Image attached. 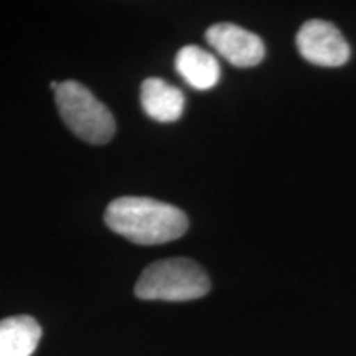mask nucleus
<instances>
[{
	"label": "nucleus",
	"mask_w": 356,
	"mask_h": 356,
	"mask_svg": "<svg viewBox=\"0 0 356 356\" xmlns=\"http://www.w3.org/2000/svg\"><path fill=\"white\" fill-rule=\"evenodd\" d=\"M104 221L114 233L142 246H157L181 238L188 218L170 203L147 197H121L106 208Z\"/></svg>",
	"instance_id": "obj_1"
},
{
	"label": "nucleus",
	"mask_w": 356,
	"mask_h": 356,
	"mask_svg": "<svg viewBox=\"0 0 356 356\" xmlns=\"http://www.w3.org/2000/svg\"><path fill=\"white\" fill-rule=\"evenodd\" d=\"M210 289V277L198 262L170 257L145 267L136 284V296L142 300L186 302L207 296Z\"/></svg>",
	"instance_id": "obj_2"
},
{
	"label": "nucleus",
	"mask_w": 356,
	"mask_h": 356,
	"mask_svg": "<svg viewBox=\"0 0 356 356\" xmlns=\"http://www.w3.org/2000/svg\"><path fill=\"white\" fill-rule=\"evenodd\" d=\"M55 101L61 119L81 140L102 145L113 139L115 132L113 114L81 83H60L55 91Z\"/></svg>",
	"instance_id": "obj_3"
},
{
	"label": "nucleus",
	"mask_w": 356,
	"mask_h": 356,
	"mask_svg": "<svg viewBox=\"0 0 356 356\" xmlns=\"http://www.w3.org/2000/svg\"><path fill=\"white\" fill-rule=\"evenodd\" d=\"M297 50L309 63L341 66L350 58V44L335 25L325 20H309L300 26L296 38Z\"/></svg>",
	"instance_id": "obj_4"
},
{
	"label": "nucleus",
	"mask_w": 356,
	"mask_h": 356,
	"mask_svg": "<svg viewBox=\"0 0 356 356\" xmlns=\"http://www.w3.org/2000/svg\"><path fill=\"white\" fill-rule=\"evenodd\" d=\"M210 47L238 68H251L264 60L266 47L256 33L234 24H216L207 30Z\"/></svg>",
	"instance_id": "obj_5"
},
{
	"label": "nucleus",
	"mask_w": 356,
	"mask_h": 356,
	"mask_svg": "<svg viewBox=\"0 0 356 356\" xmlns=\"http://www.w3.org/2000/svg\"><path fill=\"white\" fill-rule=\"evenodd\" d=\"M140 104L149 118L162 124L177 122L185 108L181 89L160 78H147L140 86Z\"/></svg>",
	"instance_id": "obj_6"
},
{
	"label": "nucleus",
	"mask_w": 356,
	"mask_h": 356,
	"mask_svg": "<svg viewBox=\"0 0 356 356\" xmlns=\"http://www.w3.org/2000/svg\"><path fill=\"white\" fill-rule=\"evenodd\" d=\"M175 70L186 84L200 91L215 88L221 78L216 58L197 44H186L177 53Z\"/></svg>",
	"instance_id": "obj_7"
},
{
	"label": "nucleus",
	"mask_w": 356,
	"mask_h": 356,
	"mask_svg": "<svg viewBox=\"0 0 356 356\" xmlns=\"http://www.w3.org/2000/svg\"><path fill=\"white\" fill-rule=\"evenodd\" d=\"M40 338L42 327L30 315L0 320V356H32Z\"/></svg>",
	"instance_id": "obj_8"
}]
</instances>
